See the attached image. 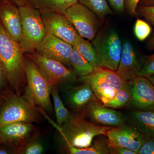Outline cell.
Returning a JSON list of instances; mask_svg holds the SVG:
<instances>
[{"mask_svg":"<svg viewBox=\"0 0 154 154\" xmlns=\"http://www.w3.org/2000/svg\"><path fill=\"white\" fill-rule=\"evenodd\" d=\"M138 154H154V138L149 137L139 150Z\"/></svg>","mask_w":154,"mask_h":154,"instance_id":"cell-32","label":"cell"},{"mask_svg":"<svg viewBox=\"0 0 154 154\" xmlns=\"http://www.w3.org/2000/svg\"><path fill=\"white\" fill-rule=\"evenodd\" d=\"M70 63L72 69L79 78L90 75L95 69L74 47L70 57Z\"/></svg>","mask_w":154,"mask_h":154,"instance_id":"cell-23","label":"cell"},{"mask_svg":"<svg viewBox=\"0 0 154 154\" xmlns=\"http://www.w3.org/2000/svg\"><path fill=\"white\" fill-rule=\"evenodd\" d=\"M133 110L154 111V85L148 78L137 75L128 81Z\"/></svg>","mask_w":154,"mask_h":154,"instance_id":"cell-12","label":"cell"},{"mask_svg":"<svg viewBox=\"0 0 154 154\" xmlns=\"http://www.w3.org/2000/svg\"><path fill=\"white\" fill-rule=\"evenodd\" d=\"M42 114L58 131L66 146L87 147L91 145L97 136L106 135L107 130L111 128L96 125L83 117L81 114L72 112L69 118L60 127L50 119L45 112Z\"/></svg>","mask_w":154,"mask_h":154,"instance_id":"cell-2","label":"cell"},{"mask_svg":"<svg viewBox=\"0 0 154 154\" xmlns=\"http://www.w3.org/2000/svg\"><path fill=\"white\" fill-rule=\"evenodd\" d=\"M39 11L46 33L60 38L73 46L80 35L65 15L51 11Z\"/></svg>","mask_w":154,"mask_h":154,"instance_id":"cell-11","label":"cell"},{"mask_svg":"<svg viewBox=\"0 0 154 154\" xmlns=\"http://www.w3.org/2000/svg\"><path fill=\"white\" fill-rule=\"evenodd\" d=\"M42 115L24 94L18 95L12 91L6 96L0 109V127L14 122L40 123Z\"/></svg>","mask_w":154,"mask_h":154,"instance_id":"cell-3","label":"cell"},{"mask_svg":"<svg viewBox=\"0 0 154 154\" xmlns=\"http://www.w3.org/2000/svg\"><path fill=\"white\" fill-rule=\"evenodd\" d=\"M153 35H154V33H153Z\"/></svg>","mask_w":154,"mask_h":154,"instance_id":"cell-42","label":"cell"},{"mask_svg":"<svg viewBox=\"0 0 154 154\" xmlns=\"http://www.w3.org/2000/svg\"><path fill=\"white\" fill-rule=\"evenodd\" d=\"M137 75L147 78L154 75V53L146 57Z\"/></svg>","mask_w":154,"mask_h":154,"instance_id":"cell-28","label":"cell"},{"mask_svg":"<svg viewBox=\"0 0 154 154\" xmlns=\"http://www.w3.org/2000/svg\"><path fill=\"white\" fill-rule=\"evenodd\" d=\"M19 8L22 27L19 45L24 54L34 52L46 34L41 14L39 10L28 4Z\"/></svg>","mask_w":154,"mask_h":154,"instance_id":"cell-6","label":"cell"},{"mask_svg":"<svg viewBox=\"0 0 154 154\" xmlns=\"http://www.w3.org/2000/svg\"><path fill=\"white\" fill-rule=\"evenodd\" d=\"M8 96V95H7ZM4 96V95H0V109L5 99L6 96Z\"/></svg>","mask_w":154,"mask_h":154,"instance_id":"cell-39","label":"cell"},{"mask_svg":"<svg viewBox=\"0 0 154 154\" xmlns=\"http://www.w3.org/2000/svg\"><path fill=\"white\" fill-rule=\"evenodd\" d=\"M78 2L77 0H27V4L39 11H52L64 15L69 7Z\"/></svg>","mask_w":154,"mask_h":154,"instance_id":"cell-21","label":"cell"},{"mask_svg":"<svg viewBox=\"0 0 154 154\" xmlns=\"http://www.w3.org/2000/svg\"><path fill=\"white\" fill-rule=\"evenodd\" d=\"M112 147L107 136L100 134L94 138L91 146L87 147L77 148L65 146V152L71 154H111Z\"/></svg>","mask_w":154,"mask_h":154,"instance_id":"cell-20","label":"cell"},{"mask_svg":"<svg viewBox=\"0 0 154 154\" xmlns=\"http://www.w3.org/2000/svg\"><path fill=\"white\" fill-rule=\"evenodd\" d=\"M25 61L27 85L24 95L36 107L49 113L52 112L51 86L41 74L35 63L25 55Z\"/></svg>","mask_w":154,"mask_h":154,"instance_id":"cell-4","label":"cell"},{"mask_svg":"<svg viewBox=\"0 0 154 154\" xmlns=\"http://www.w3.org/2000/svg\"><path fill=\"white\" fill-rule=\"evenodd\" d=\"M131 101V96L127 87L118 90L113 99L103 103L102 105L113 109H119L125 107H129Z\"/></svg>","mask_w":154,"mask_h":154,"instance_id":"cell-25","label":"cell"},{"mask_svg":"<svg viewBox=\"0 0 154 154\" xmlns=\"http://www.w3.org/2000/svg\"><path fill=\"white\" fill-rule=\"evenodd\" d=\"M140 59L132 44L125 40L122 45L121 58L116 72L126 81L137 75L144 62Z\"/></svg>","mask_w":154,"mask_h":154,"instance_id":"cell-17","label":"cell"},{"mask_svg":"<svg viewBox=\"0 0 154 154\" xmlns=\"http://www.w3.org/2000/svg\"><path fill=\"white\" fill-rule=\"evenodd\" d=\"M56 117L57 124L61 127L64 123L69 118L71 115V112L69 111L64 104L58 110L55 111Z\"/></svg>","mask_w":154,"mask_h":154,"instance_id":"cell-31","label":"cell"},{"mask_svg":"<svg viewBox=\"0 0 154 154\" xmlns=\"http://www.w3.org/2000/svg\"><path fill=\"white\" fill-rule=\"evenodd\" d=\"M128 117V123L142 133L154 138V111L132 110Z\"/></svg>","mask_w":154,"mask_h":154,"instance_id":"cell-19","label":"cell"},{"mask_svg":"<svg viewBox=\"0 0 154 154\" xmlns=\"http://www.w3.org/2000/svg\"><path fill=\"white\" fill-rule=\"evenodd\" d=\"M66 17L71 22L80 36L92 41L99 32V17L87 7L78 2L66 10Z\"/></svg>","mask_w":154,"mask_h":154,"instance_id":"cell-9","label":"cell"},{"mask_svg":"<svg viewBox=\"0 0 154 154\" xmlns=\"http://www.w3.org/2000/svg\"><path fill=\"white\" fill-rule=\"evenodd\" d=\"M97 99L89 102L80 113L83 117L96 125L110 127L119 126L128 122V116L103 106Z\"/></svg>","mask_w":154,"mask_h":154,"instance_id":"cell-10","label":"cell"},{"mask_svg":"<svg viewBox=\"0 0 154 154\" xmlns=\"http://www.w3.org/2000/svg\"><path fill=\"white\" fill-rule=\"evenodd\" d=\"M92 42L102 67L116 71L121 58L122 45L115 30L105 28L100 30Z\"/></svg>","mask_w":154,"mask_h":154,"instance_id":"cell-7","label":"cell"},{"mask_svg":"<svg viewBox=\"0 0 154 154\" xmlns=\"http://www.w3.org/2000/svg\"><path fill=\"white\" fill-rule=\"evenodd\" d=\"M78 2L94 12L102 22L107 15L113 14L106 0H77Z\"/></svg>","mask_w":154,"mask_h":154,"instance_id":"cell-24","label":"cell"},{"mask_svg":"<svg viewBox=\"0 0 154 154\" xmlns=\"http://www.w3.org/2000/svg\"><path fill=\"white\" fill-rule=\"evenodd\" d=\"M79 80L88 83L102 104L113 99L118 90L128 87V81L116 71L102 66L94 69L88 75L79 77Z\"/></svg>","mask_w":154,"mask_h":154,"instance_id":"cell-5","label":"cell"},{"mask_svg":"<svg viewBox=\"0 0 154 154\" xmlns=\"http://www.w3.org/2000/svg\"><path fill=\"white\" fill-rule=\"evenodd\" d=\"M73 46L60 38L46 33L36 51L45 57L57 60L71 68L70 57Z\"/></svg>","mask_w":154,"mask_h":154,"instance_id":"cell-15","label":"cell"},{"mask_svg":"<svg viewBox=\"0 0 154 154\" xmlns=\"http://www.w3.org/2000/svg\"><path fill=\"white\" fill-rule=\"evenodd\" d=\"M137 11L154 26V5L137 6Z\"/></svg>","mask_w":154,"mask_h":154,"instance_id":"cell-30","label":"cell"},{"mask_svg":"<svg viewBox=\"0 0 154 154\" xmlns=\"http://www.w3.org/2000/svg\"><path fill=\"white\" fill-rule=\"evenodd\" d=\"M134 33L137 38L142 41L147 38L151 32V28L147 23L138 19L134 25Z\"/></svg>","mask_w":154,"mask_h":154,"instance_id":"cell-27","label":"cell"},{"mask_svg":"<svg viewBox=\"0 0 154 154\" xmlns=\"http://www.w3.org/2000/svg\"><path fill=\"white\" fill-rule=\"evenodd\" d=\"M0 60L11 89L17 95H23L27 85L25 54L19 42L9 35L1 21Z\"/></svg>","mask_w":154,"mask_h":154,"instance_id":"cell-1","label":"cell"},{"mask_svg":"<svg viewBox=\"0 0 154 154\" xmlns=\"http://www.w3.org/2000/svg\"><path fill=\"white\" fill-rule=\"evenodd\" d=\"M12 91L5 69L0 60V95L6 96Z\"/></svg>","mask_w":154,"mask_h":154,"instance_id":"cell-29","label":"cell"},{"mask_svg":"<svg viewBox=\"0 0 154 154\" xmlns=\"http://www.w3.org/2000/svg\"><path fill=\"white\" fill-rule=\"evenodd\" d=\"M148 79L151 82L152 84L154 85V75L149 77V78H148Z\"/></svg>","mask_w":154,"mask_h":154,"instance_id":"cell-41","label":"cell"},{"mask_svg":"<svg viewBox=\"0 0 154 154\" xmlns=\"http://www.w3.org/2000/svg\"><path fill=\"white\" fill-rule=\"evenodd\" d=\"M25 55L35 63L41 74L51 86H71L78 80L73 70L60 62L43 56L36 51Z\"/></svg>","mask_w":154,"mask_h":154,"instance_id":"cell-8","label":"cell"},{"mask_svg":"<svg viewBox=\"0 0 154 154\" xmlns=\"http://www.w3.org/2000/svg\"><path fill=\"white\" fill-rule=\"evenodd\" d=\"M140 0H125V8L131 15H136L138 4Z\"/></svg>","mask_w":154,"mask_h":154,"instance_id":"cell-34","label":"cell"},{"mask_svg":"<svg viewBox=\"0 0 154 154\" xmlns=\"http://www.w3.org/2000/svg\"><path fill=\"white\" fill-rule=\"evenodd\" d=\"M150 45L152 48H154V35H153L151 40L150 42Z\"/></svg>","mask_w":154,"mask_h":154,"instance_id":"cell-40","label":"cell"},{"mask_svg":"<svg viewBox=\"0 0 154 154\" xmlns=\"http://www.w3.org/2000/svg\"><path fill=\"white\" fill-rule=\"evenodd\" d=\"M108 142L113 147L129 149L138 154L141 147L149 137L142 133L132 125L127 123L111 127L106 134Z\"/></svg>","mask_w":154,"mask_h":154,"instance_id":"cell-13","label":"cell"},{"mask_svg":"<svg viewBox=\"0 0 154 154\" xmlns=\"http://www.w3.org/2000/svg\"><path fill=\"white\" fill-rule=\"evenodd\" d=\"M37 138L28 142L21 146L14 149V154H41L44 147Z\"/></svg>","mask_w":154,"mask_h":154,"instance_id":"cell-26","label":"cell"},{"mask_svg":"<svg viewBox=\"0 0 154 154\" xmlns=\"http://www.w3.org/2000/svg\"><path fill=\"white\" fill-rule=\"evenodd\" d=\"M51 95L53 100L54 111H55L58 110L62 105H63V102L62 101L60 96L59 91L57 86H51Z\"/></svg>","mask_w":154,"mask_h":154,"instance_id":"cell-33","label":"cell"},{"mask_svg":"<svg viewBox=\"0 0 154 154\" xmlns=\"http://www.w3.org/2000/svg\"><path fill=\"white\" fill-rule=\"evenodd\" d=\"M8 1L16 4L18 7L27 4V0H0V2L2 1Z\"/></svg>","mask_w":154,"mask_h":154,"instance_id":"cell-38","label":"cell"},{"mask_svg":"<svg viewBox=\"0 0 154 154\" xmlns=\"http://www.w3.org/2000/svg\"><path fill=\"white\" fill-rule=\"evenodd\" d=\"M73 47L94 68L102 66L98 54L93 45L89 41L79 36L76 40Z\"/></svg>","mask_w":154,"mask_h":154,"instance_id":"cell-22","label":"cell"},{"mask_svg":"<svg viewBox=\"0 0 154 154\" xmlns=\"http://www.w3.org/2000/svg\"><path fill=\"white\" fill-rule=\"evenodd\" d=\"M14 149L4 144H0V154H14Z\"/></svg>","mask_w":154,"mask_h":154,"instance_id":"cell-37","label":"cell"},{"mask_svg":"<svg viewBox=\"0 0 154 154\" xmlns=\"http://www.w3.org/2000/svg\"><path fill=\"white\" fill-rule=\"evenodd\" d=\"M108 2L116 11L122 12L124 11L125 0H107Z\"/></svg>","mask_w":154,"mask_h":154,"instance_id":"cell-35","label":"cell"},{"mask_svg":"<svg viewBox=\"0 0 154 154\" xmlns=\"http://www.w3.org/2000/svg\"><path fill=\"white\" fill-rule=\"evenodd\" d=\"M111 154H137L133 151L120 147H112Z\"/></svg>","mask_w":154,"mask_h":154,"instance_id":"cell-36","label":"cell"},{"mask_svg":"<svg viewBox=\"0 0 154 154\" xmlns=\"http://www.w3.org/2000/svg\"><path fill=\"white\" fill-rule=\"evenodd\" d=\"M66 94L67 105L73 113H82L89 102L96 99L90 86L82 82L79 85L68 86Z\"/></svg>","mask_w":154,"mask_h":154,"instance_id":"cell-18","label":"cell"},{"mask_svg":"<svg viewBox=\"0 0 154 154\" xmlns=\"http://www.w3.org/2000/svg\"><path fill=\"white\" fill-rule=\"evenodd\" d=\"M39 131L38 127L30 122H14L6 125L0 127V144L14 149L37 138Z\"/></svg>","mask_w":154,"mask_h":154,"instance_id":"cell-14","label":"cell"},{"mask_svg":"<svg viewBox=\"0 0 154 154\" xmlns=\"http://www.w3.org/2000/svg\"><path fill=\"white\" fill-rule=\"evenodd\" d=\"M0 21L11 37L19 42L22 37V27L19 7L10 1L0 2Z\"/></svg>","mask_w":154,"mask_h":154,"instance_id":"cell-16","label":"cell"}]
</instances>
